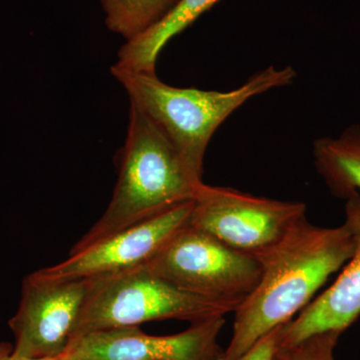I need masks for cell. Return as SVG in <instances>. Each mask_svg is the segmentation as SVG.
<instances>
[{"instance_id": "obj_1", "label": "cell", "mask_w": 360, "mask_h": 360, "mask_svg": "<svg viewBox=\"0 0 360 360\" xmlns=\"http://www.w3.org/2000/svg\"><path fill=\"white\" fill-rule=\"evenodd\" d=\"M354 239L343 224L316 226L300 219L278 243L257 257L262 276L234 311L224 360H236L270 331L292 321L329 277L354 255Z\"/></svg>"}, {"instance_id": "obj_2", "label": "cell", "mask_w": 360, "mask_h": 360, "mask_svg": "<svg viewBox=\"0 0 360 360\" xmlns=\"http://www.w3.org/2000/svg\"><path fill=\"white\" fill-rule=\"evenodd\" d=\"M202 184V177L194 174L162 130L130 105L127 139L110 205L70 252L193 200Z\"/></svg>"}, {"instance_id": "obj_3", "label": "cell", "mask_w": 360, "mask_h": 360, "mask_svg": "<svg viewBox=\"0 0 360 360\" xmlns=\"http://www.w3.org/2000/svg\"><path fill=\"white\" fill-rule=\"evenodd\" d=\"M130 105L158 125L194 174L202 177L203 160L210 139L229 115L252 97L295 82L291 66L270 65L231 91L180 89L161 82L155 72H132L111 68Z\"/></svg>"}, {"instance_id": "obj_4", "label": "cell", "mask_w": 360, "mask_h": 360, "mask_svg": "<svg viewBox=\"0 0 360 360\" xmlns=\"http://www.w3.org/2000/svg\"><path fill=\"white\" fill-rule=\"evenodd\" d=\"M240 303L186 292L151 274L144 265L91 278L68 352L80 338L96 331L167 319L194 323L234 312Z\"/></svg>"}, {"instance_id": "obj_5", "label": "cell", "mask_w": 360, "mask_h": 360, "mask_svg": "<svg viewBox=\"0 0 360 360\" xmlns=\"http://www.w3.org/2000/svg\"><path fill=\"white\" fill-rule=\"evenodd\" d=\"M144 266L186 292L241 302L262 276L257 258L232 250L189 224Z\"/></svg>"}, {"instance_id": "obj_6", "label": "cell", "mask_w": 360, "mask_h": 360, "mask_svg": "<svg viewBox=\"0 0 360 360\" xmlns=\"http://www.w3.org/2000/svg\"><path fill=\"white\" fill-rule=\"evenodd\" d=\"M305 217L307 205L298 201L270 200L203 184L194 196L188 224L257 258Z\"/></svg>"}, {"instance_id": "obj_7", "label": "cell", "mask_w": 360, "mask_h": 360, "mask_svg": "<svg viewBox=\"0 0 360 360\" xmlns=\"http://www.w3.org/2000/svg\"><path fill=\"white\" fill-rule=\"evenodd\" d=\"M91 279L49 281L35 272L21 285L20 305L8 326L13 352L28 359H56L68 354Z\"/></svg>"}, {"instance_id": "obj_8", "label": "cell", "mask_w": 360, "mask_h": 360, "mask_svg": "<svg viewBox=\"0 0 360 360\" xmlns=\"http://www.w3.org/2000/svg\"><path fill=\"white\" fill-rule=\"evenodd\" d=\"M193 200L115 232L63 262L34 271L49 281L112 276L148 264L172 236L188 224Z\"/></svg>"}, {"instance_id": "obj_9", "label": "cell", "mask_w": 360, "mask_h": 360, "mask_svg": "<svg viewBox=\"0 0 360 360\" xmlns=\"http://www.w3.org/2000/svg\"><path fill=\"white\" fill-rule=\"evenodd\" d=\"M224 316L194 322L172 335H150L137 326L108 329L84 336L71 347L72 360H214Z\"/></svg>"}, {"instance_id": "obj_10", "label": "cell", "mask_w": 360, "mask_h": 360, "mask_svg": "<svg viewBox=\"0 0 360 360\" xmlns=\"http://www.w3.org/2000/svg\"><path fill=\"white\" fill-rule=\"evenodd\" d=\"M354 239V251L335 283L284 326L279 347H292L319 333L342 335L360 316V194L348 196L345 220Z\"/></svg>"}, {"instance_id": "obj_11", "label": "cell", "mask_w": 360, "mask_h": 360, "mask_svg": "<svg viewBox=\"0 0 360 360\" xmlns=\"http://www.w3.org/2000/svg\"><path fill=\"white\" fill-rule=\"evenodd\" d=\"M219 1L177 0L158 23L122 45L112 68L132 72H155L156 61L165 45Z\"/></svg>"}, {"instance_id": "obj_12", "label": "cell", "mask_w": 360, "mask_h": 360, "mask_svg": "<svg viewBox=\"0 0 360 360\" xmlns=\"http://www.w3.org/2000/svg\"><path fill=\"white\" fill-rule=\"evenodd\" d=\"M315 167L330 193L347 200L360 191V127L352 125L338 136L314 143Z\"/></svg>"}, {"instance_id": "obj_13", "label": "cell", "mask_w": 360, "mask_h": 360, "mask_svg": "<svg viewBox=\"0 0 360 360\" xmlns=\"http://www.w3.org/2000/svg\"><path fill=\"white\" fill-rule=\"evenodd\" d=\"M110 32L125 41L135 39L158 23L177 0H101Z\"/></svg>"}, {"instance_id": "obj_14", "label": "cell", "mask_w": 360, "mask_h": 360, "mask_svg": "<svg viewBox=\"0 0 360 360\" xmlns=\"http://www.w3.org/2000/svg\"><path fill=\"white\" fill-rule=\"evenodd\" d=\"M341 333L336 331L319 333L292 347H279V360H335L333 352Z\"/></svg>"}, {"instance_id": "obj_15", "label": "cell", "mask_w": 360, "mask_h": 360, "mask_svg": "<svg viewBox=\"0 0 360 360\" xmlns=\"http://www.w3.org/2000/svg\"><path fill=\"white\" fill-rule=\"evenodd\" d=\"M285 326V324H284ZM284 326L270 331L236 360H276ZM221 352L214 360H224Z\"/></svg>"}, {"instance_id": "obj_16", "label": "cell", "mask_w": 360, "mask_h": 360, "mask_svg": "<svg viewBox=\"0 0 360 360\" xmlns=\"http://www.w3.org/2000/svg\"><path fill=\"white\" fill-rule=\"evenodd\" d=\"M70 354H65L56 359H28L20 356L13 352V345L9 342H0V360H68Z\"/></svg>"}, {"instance_id": "obj_17", "label": "cell", "mask_w": 360, "mask_h": 360, "mask_svg": "<svg viewBox=\"0 0 360 360\" xmlns=\"http://www.w3.org/2000/svg\"><path fill=\"white\" fill-rule=\"evenodd\" d=\"M276 354H277V352H276ZM276 360H279L278 359H277V356L276 357Z\"/></svg>"}, {"instance_id": "obj_18", "label": "cell", "mask_w": 360, "mask_h": 360, "mask_svg": "<svg viewBox=\"0 0 360 360\" xmlns=\"http://www.w3.org/2000/svg\"><path fill=\"white\" fill-rule=\"evenodd\" d=\"M68 360H72V359H70H70H68Z\"/></svg>"}]
</instances>
